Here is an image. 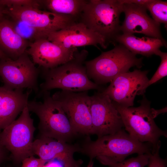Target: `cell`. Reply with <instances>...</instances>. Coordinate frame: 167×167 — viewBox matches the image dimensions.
<instances>
[{
    "mask_svg": "<svg viewBox=\"0 0 167 167\" xmlns=\"http://www.w3.org/2000/svg\"><path fill=\"white\" fill-rule=\"evenodd\" d=\"M150 12L153 19L160 24H164L165 27L167 26V2L159 0H151L145 5Z\"/></svg>",
    "mask_w": 167,
    "mask_h": 167,
    "instance_id": "obj_22",
    "label": "cell"
},
{
    "mask_svg": "<svg viewBox=\"0 0 167 167\" xmlns=\"http://www.w3.org/2000/svg\"><path fill=\"white\" fill-rule=\"evenodd\" d=\"M79 146V152L88 156L90 160L96 158L107 166L121 162L133 154L150 153L154 148L150 143L139 141L123 129L98 137L95 141L88 137Z\"/></svg>",
    "mask_w": 167,
    "mask_h": 167,
    "instance_id": "obj_1",
    "label": "cell"
},
{
    "mask_svg": "<svg viewBox=\"0 0 167 167\" xmlns=\"http://www.w3.org/2000/svg\"><path fill=\"white\" fill-rule=\"evenodd\" d=\"M122 3H134L145 6L151 0H119Z\"/></svg>",
    "mask_w": 167,
    "mask_h": 167,
    "instance_id": "obj_28",
    "label": "cell"
},
{
    "mask_svg": "<svg viewBox=\"0 0 167 167\" xmlns=\"http://www.w3.org/2000/svg\"><path fill=\"white\" fill-rule=\"evenodd\" d=\"M47 38L68 49L88 45L98 47V45L105 49L109 45L103 37L79 22L63 29L49 33Z\"/></svg>",
    "mask_w": 167,
    "mask_h": 167,
    "instance_id": "obj_13",
    "label": "cell"
},
{
    "mask_svg": "<svg viewBox=\"0 0 167 167\" xmlns=\"http://www.w3.org/2000/svg\"><path fill=\"white\" fill-rule=\"evenodd\" d=\"M122 5L119 0H88L78 22L103 37L108 44H114L121 32Z\"/></svg>",
    "mask_w": 167,
    "mask_h": 167,
    "instance_id": "obj_4",
    "label": "cell"
},
{
    "mask_svg": "<svg viewBox=\"0 0 167 167\" xmlns=\"http://www.w3.org/2000/svg\"><path fill=\"white\" fill-rule=\"evenodd\" d=\"M142 59L119 44L111 50L102 52L95 58L86 61L85 65L89 78L99 85L110 83L118 75L128 72L132 67L141 68L143 65Z\"/></svg>",
    "mask_w": 167,
    "mask_h": 167,
    "instance_id": "obj_5",
    "label": "cell"
},
{
    "mask_svg": "<svg viewBox=\"0 0 167 167\" xmlns=\"http://www.w3.org/2000/svg\"><path fill=\"white\" fill-rule=\"evenodd\" d=\"M0 3L5 7H31L40 9L42 6L41 0H0Z\"/></svg>",
    "mask_w": 167,
    "mask_h": 167,
    "instance_id": "obj_25",
    "label": "cell"
},
{
    "mask_svg": "<svg viewBox=\"0 0 167 167\" xmlns=\"http://www.w3.org/2000/svg\"><path fill=\"white\" fill-rule=\"evenodd\" d=\"M32 91L24 92L23 90L0 87V131L15 121L27 105Z\"/></svg>",
    "mask_w": 167,
    "mask_h": 167,
    "instance_id": "obj_17",
    "label": "cell"
},
{
    "mask_svg": "<svg viewBox=\"0 0 167 167\" xmlns=\"http://www.w3.org/2000/svg\"><path fill=\"white\" fill-rule=\"evenodd\" d=\"M88 0H41L42 6L47 11L74 18L78 22L80 16Z\"/></svg>",
    "mask_w": 167,
    "mask_h": 167,
    "instance_id": "obj_20",
    "label": "cell"
},
{
    "mask_svg": "<svg viewBox=\"0 0 167 167\" xmlns=\"http://www.w3.org/2000/svg\"><path fill=\"white\" fill-rule=\"evenodd\" d=\"M21 167H43L46 162L40 158H36L34 156L24 159L22 161Z\"/></svg>",
    "mask_w": 167,
    "mask_h": 167,
    "instance_id": "obj_27",
    "label": "cell"
},
{
    "mask_svg": "<svg viewBox=\"0 0 167 167\" xmlns=\"http://www.w3.org/2000/svg\"><path fill=\"white\" fill-rule=\"evenodd\" d=\"M35 130L27 105L19 118L0 132V143L11 152L14 161L22 162L34 156L32 146Z\"/></svg>",
    "mask_w": 167,
    "mask_h": 167,
    "instance_id": "obj_7",
    "label": "cell"
},
{
    "mask_svg": "<svg viewBox=\"0 0 167 167\" xmlns=\"http://www.w3.org/2000/svg\"><path fill=\"white\" fill-rule=\"evenodd\" d=\"M7 150L0 143V165L6 159Z\"/></svg>",
    "mask_w": 167,
    "mask_h": 167,
    "instance_id": "obj_30",
    "label": "cell"
},
{
    "mask_svg": "<svg viewBox=\"0 0 167 167\" xmlns=\"http://www.w3.org/2000/svg\"><path fill=\"white\" fill-rule=\"evenodd\" d=\"M4 13L12 19L24 21L48 34L78 22L70 16L31 7H5Z\"/></svg>",
    "mask_w": 167,
    "mask_h": 167,
    "instance_id": "obj_10",
    "label": "cell"
},
{
    "mask_svg": "<svg viewBox=\"0 0 167 167\" xmlns=\"http://www.w3.org/2000/svg\"><path fill=\"white\" fill-rule=\"evenodd\" d=\"M25 52L30 55L35 64L42 69H50L72 59L78 51L76 48L68 49L48 40L39 39L31 42Z\"/></svg>",
    "mask_w": 167,
    "mask_h": 167,
    "instance_id": "obj_14",
    "label": "cell"
},
{
    "mask_svg": "<svg viewBox=\"0 0 167 167\" xmlns=\"http://www.w3.org/2000/svg\"><path fill=\"white\" fill-rule=\"evenodd\" d=\"M9 58L3 52L0 50V60L6 58Z\"/></svg>",
    "mask_w": 167,
    "mask_h": 167,
    "instance_id": "obj_33",
    "label": "cell"
},
{
    "mask_svg": "<svg viewBox=\"0 0 167 167\" xmlns=\"http://www.w3.org/2000/svg\"><path fill=\"white\" fill-rule=\"evenodd\" d=\"M5 6L0 3V20L3 17L4 15V10Z\"/></svg>",
    "mask_w": 167,
    "mask_h": 167,
    "instance_id": "obj_31",
    "label": "cell"
},
{
    "mask_svg": "<svg viewBox=\"0 0 167 167\" xmlns=\"http://www.w3.org/2000/svg\"><path fill=\"white\" fill-rule=\"evenodd\" d=\"M118 42L135 55L139 54L147 57L156 55L160 48L166 47V41L154 38L144 36L138 37L134 34L120 33L116 37Z\"/></svg>",
    "mask_w": 167,
    "mask_h": 167,
    "instance_id": "obj_19",
    "label": "cell"
},
{
    "mask_svg": "<svg viewBox=\"0 0 167 167\" xmlns=\"http://www.w3.org/2000/svg\"><path fill=\"white\" fill-rule=\"evenodd\" d=\"M150 153L138 155L136 157L112 164L108 166L109 167H144L148 164Z\"/></svg>",
    "mask_w": 167,
    "mask_h": 167,
    "instance_id": "obj_24",
    "label": "cell"
},
{
    "mask_svg": "<svg viewBox=\"0 0 167 167\" xmlns=\"http://www.w3.org/2000/svg\"><path fill=\"white\" fill-rule=\"evenodd\" d=\"M93 160H90L87 167H93ZM73 167H79V165H76Z\"/></svg>",
    "mask_w": 167,
    "mask_h": 167,
    "instance_id": "obj_32",
    "label": "cell"
},
{
    "mask_svg": "<svg viewBox=\"0 0 167 167\" xmlns=\"http://www.w3.org/2000/svg\"><path fill=\"white\" fill-rule=\"evenodd\" d=\"M40 70L36 67L25 52L17 59L0 60V77L4 86L11 90L28 88L38 94V79Z\"/></svg>",
    "mask_w": 167,
    "mask_h": 167,
    "instance_id": "obj_8",
    "label": "cell"
},
{
    "mask_svg": "<svg viewBox=\"0 0 167 167\" xmlns=\"http://www.w3.org/2000/svg\"><path fill=\"white\" fill-rule=\"evenodd\" d=\"M156 55L160 56L161 62L157 69L150 80L146 83L143 88L142 93L143 95L146 89L149 86L153 84L167 75V53L163 52L160 50L158 52Z\"/></svg>",
    "mask_w": 167,
    "mask_h": 167,
    "instance_id": "obj_23",
    "label": "cell"
},
{
    "mask_svg": "<svg viewBox=\"0 0 167 167\" xmlns=\"http://www.w3.org/2000/svg\"><path fill=\"white\" fill-rule=\"evenodd\" d=\"M122 9L125 15L120 27V31L122 33L142 34L166 41L161 34L160 24L149 16L145 6L124 3H122Z\"/></svg>",
    "mask_w": 167,
    "mask_h": 167,
    "instance_id": "obj_16",
    "label": "cell"
},
{
    "mask_svg": "<svg viewBox=\"0 0 167 167\" xmlns=\"http://www.w3.org/2000/svg\"><path fill=\"white\" fill-rule=\"evenodd\" d=\"M143 98L137 107L123 106L113 102L128 133L139 141L148 142L156 147L161 145L159 140L161 136L167 138V132L156 125L150 102Z\"/></svg>",
    "mask_w": 167,
    "mask_h": 167,
    "instance_id": "obj_6",
    "label": "cell"
},
{
    "mask_svg": "<svg viewBox=\"0 0 167 167\" xmlns=\"http://www.w3.org/2000/svg\"><path fill=\"white\" fill-rule=\"evenodd\" d=\"M41 96L42 102L35 99L28 101L27 104L29 111L39 118V136L68 143L71 142L78 135L74 130L62 107L52 98L49 91L40 92L38 96Z\"/></svg>",
    "mask_w": 167,
    "mask_h": 167,
    "instance_id": "obj_3",
    "label": "cell"
},
{
    "mask_svg": "<svg viewBox=\"0 0 167 167\" xmlns=\"http://www.w3.org/2000/svg\"><path fill=\"white\" fill-rule=\"evenodd\" d=\"M43 167H65L63 164L60 161L54 160L46 163Z\"/></svg>",
    "mask_w": 167,
    "mask_h": 167,
    "instance_id": "obj_29",
    "label": "cell"
},
{
    "mask_svg": "<svg viewBox=\"0 0 167 167\" xmlns=\"http://www.w3.org/2000/svg\"><path fill=\"white\" fill-rule=\"evenodd\" d=\"M148 71L135 69L121 74L114 78L101 92L113 102L121 105L133 106L136 95H143L142 90L149 80Z\"/></svg>",
    "mask_w": 167,
    "mask_h": 167,
    "instance_id": "obj_12",
    "label": "cell"
},
{
    "mask_svg": "<svg viewBox=\"0 0 167 167\" xmlns=\"http://www.w3.org/2000/svg\"><path fill=\"white\" fill-rule=\"evenodd\" d=\"M52 98L62 107L75 132L88 136L92 135L91 96L88 91L75 92L61 90Z\"/></svg>",
    "mask_w": 167,
    "mask_h": 167,
    "instance_id": "obj_9",
    "label": "cell"
},
{
    "mask_svg": "<svg viewBox=\"0 0 167 167\" xmlns=\"http://www.w3.org/2000/svg\"><path fill=\"white\" fill-rule=\"evenodd\" d=\"M161 146L154 148L150 154L148 167H166L167 161L161 158L159 155Z\"/></svg>",
    "mask_w": 167,
    "mask_h": 167,
    "instance_id": "obj_26",
    "label": "cell"
},
{
    "mask_svg": "<svg viewBox=\"0 0 167 167\" xmlns=\"http://www.w3.org/2000/svg\"><path fill=\"white\" fill-rule=\"evenodd\" d=\"M15 32L24 39L31 43L41 39L47 38L46 33L32 27L21 20L11 18Z\"/></svg>",
    "mask_w": 167,
    "mask_h": 167,
    "instance_id": "obj_21",
    "label": "cell"
},
{
    "mask_svg": "<svg viewBox=\"0 0 167 167\" xmlns=\"http://www.w3.org/2000/svg\"><path fill=\"white\" fill-rule=\"evenodd\" d=\"M88 54L86 50L77 51L72 59L64 64L50 69L42 68L40 74L44 81L39 86V92L55 88L75 92L101 90L88 77L85 65Z\"/></svg>",
    "mask_w": 167,
    "mask_h": 167,
    "instance_id": "obj_2",
    "label": "cell"
},
{
    "mask_svg": "<svg viewBox=\"0 0 167 167\" xmlns=\"http://www.w3.org/2000/svg\"><path fill=\"white\" fill-rule=\"evenodd\" d=\"M92 135L98 138L113 134L122 130L124 125L113 101L102 92L91 96Z\"/></svg>",
    "mask_w": 167,
    "mask_h": 167,
    "instance_id": "obj_11",
    "label": "cell"
},
{
    "mask_svg": "<svg viewBox=\"0 0 167 167\" xmlns=\"http://www.w3.org/2000/svg\"><path fill=\"white\" fill-rule=\"evenodd\" d=\"M31 42L15 32L11 19L3 17L0 20V50L15 60L25 52Z\"/></svg>",
    "mask_w": 167,
    "mask_h": 167,
    "instance_id": "obj_18",
    "label": "cell"
},
{
    "mask_svg": "<svg viewBox=\"0 0 167 167\" xmlns=\"http://www.w3.org/2000/svg\"><path fill=\"white\" fill-rule=\"evenodd\" d=\"M80 146L60 141L53 138L44 136L33 141L32 151L34 155L46 163L54 160L62 162L65 167H73L80 165L81 161H76L73 157L76 152H79Z\"/></svg>",
    "mask_w": 167,
    "mask_h": 167,
    "instance_id": "obj_15",
    "label": "cell"
}]
</instances>
